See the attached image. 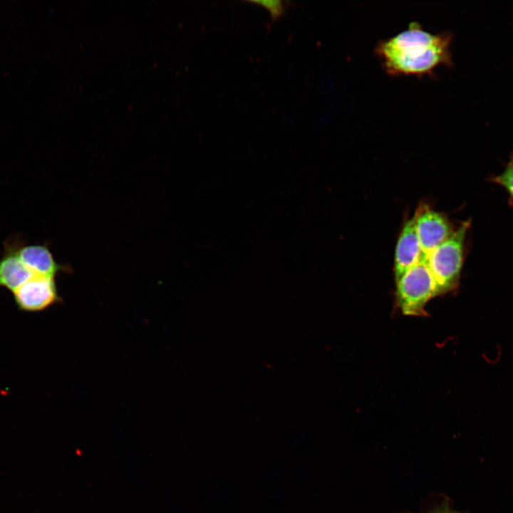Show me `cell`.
<instances>
[{
    "label": "cell",
    "instance_id": "cell-6",
    "mask_svg": "<svg viewBox=\"0 0 513 513\" xmlns=\"http://www.w3.org/2000/svg\"><path fill=\"white\" fill-rule=\"evenodd\" d=\"M23 236L11 235L4 242L0 259V287L6 288L12 293L32 278L34 274L21 261L17 248Z\"/></svg>",
    "mask_w": 513,
    "mask_h": 513
},
{
    "label": "cell",
    "instance_id": "cell-9",
    "mask_svg": "<svg viewBox=\"0 0 513 513\" xmlns=\"http://www.w3.org/2000/svg\"><path fill=\"white\" fill-rule=\"evenodd\" d=\"M493 181L504 187L513 198V160L509 162L503 172L495 177Z\"/></svg>",
    "mask_w": 513,
    "mask_h": 513
},
{
    "label": "cell",
    "instance_id": "cell-7",
    "mask_svg": "<svg viewBox=\"0 0 513 513\" xmlns=\"http://www.w3.org/2000/svg\"><path fill=\"white\" fill-rule=\"evenodd\" d=\"M423 259V255L416 232L415 218L413 216L405 222L396 244L394 259L395 281Z\"/></svg>",
    "mask_w": 513,
    "mask_h": 513
},
{
    "label": "cell",
    "instance_id": "cell-4",
    "mask_svg": "<svg viewBox=\"0 0 513 513\" xmlns=\"http://www.w3.org/2000/svg\"><path fill=\"white\" fill-rule=\"evenodd\" d=\"M417 235L425 259L432 250L447 240L454 230L442 214L428 204L418 207L413 215Z\"/></svg>",
    "mask_w": 513,
    "mask_h": 513
},
{
    "label": "cell",
    "instance_id": "cell-10",
    "mask_svg": "<svg viewBox=\"0 0 513 513\" xmlns=\"http://www.w3.org/2000/svg\"><path fill=\"white\" fill-rule=\"evenodd\" d=\"M250 3L259 4L267 9L273 20L279 19L284 13V2L281 0L274 1H249Z\"/></svg>",
    "mask_w": 513,
    "mask_h": 513
},
{
    "label": "cell",
    "instance_id": "cell-2",
    "mask_svg": "<svg viewBox=\"0 0 513 513\" xmlns=\"http://www.w3.org/2000/svg\"><path fill=\"white\" fill-rule=\"evenodd\" d=\"M470 222H463L424 259L440 295L456 288L463 264L464 245Z\"/></svg>",
    "mask_w": 513,
    "mask_h": 513
},
{
    "label": "cell",
    "instance_id": "cell-8",
    "mask_svg": "<svg viewBox=\"0 0 513 513\" xmlns=\"http://www.w3.org/2000/svg\"><path fill=\"white\" fill-rule=\"evenodd\" d=\"M17 254L23 264L36 275L54 278L63 268L56 261L46 245L27 244L24 237Z\"/></svg>",
    "mask_w": 513,
    "mask_h": 513
},
{
    "label": "cell",
    "instance_id": "cell-1",
    "mask_svg": "<svg viewBox=\"0 0 513 513\" xmlns=\"http://www.w3.org/2000/svg\"><path fill=\"white\" fill-rule=\"evenodd\" d=\"M450 32L433 33L418 22L395 35L378 41L374 52L390 76L434 75L440 66H453Z\"/></svg>",
    "mask_w": 513,
    "mask_h": 513
},
{
    "label": "cell",
    "instance_id": "cell-5",
    "mask_svg": "<svg viewBox=\"0 0 513 513\" xmlns=\"http://www.w3.org/2000/svg\"><path fill=\"white\" fill-rule=\"evenodd\" d=\"M17 308L27 312L38 311L58 300L54 278L35 275L13 292Z\"/></svg>",
    "mask_w": 513,
    "mask_h": 513
},
{
    "label": "cell",
    "instance_id": "cell-11",
    "mask_svg": "<svg viewBox=\"0 0 513 513\" xmlns=\"http://www.w3.org/2000/svg\"><path fill=\"white\" fill-rule=\"evenodd\" d=\"M430 513H457V512L452 509L450 506L447 504H443L440 507L436 508Z\"/></svg>",
    "mask_w": 513,
    "mask_h": 513
},
{
    "label": "cell",
    "instance_id": "cell-3",
    "mask_svg": "<svg viewBox=\"0 0 513 513\" xmlns=\"http://www.w3.org/2000/svg\"><path fill=\"white\" fill-rule=\"evenodd\" d=\"M395 294L398 306L404 315L418 316L425 314L427 303L439 294L424 259L396 281Z\"/></svg>",
    "mask_w": 513,
    "mask_h": 513
}]
</instances>
